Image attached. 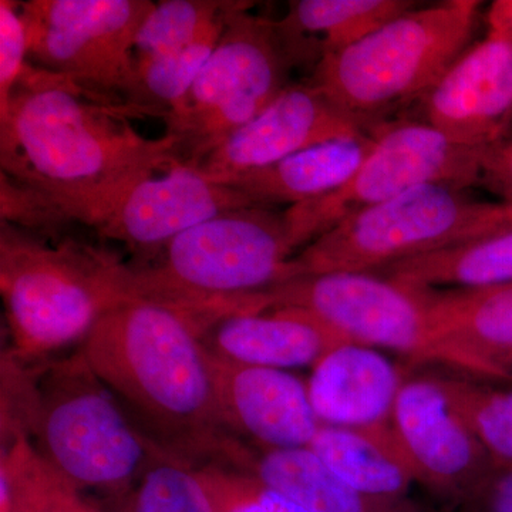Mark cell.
Here are the masks:
<instances>
[{"label": "cell", "instance_id": "6da1fadb", "mask_svg": "<svg viewBox=\"0 0 512 512\" xmlns=\"http://www.w3.org/2000/svg\"><path fill=\"white\" fill-rule=\"evenodd\" d=\"M133 117L32 63L0 114L2 173L96 229L138 181L183 161L177 137H144Z\"/></svg>", "mask_w": 512, "mask_h": 512}, {"label": "cell", "instance_id": "7a4b0ae2", "mask_svg": "<svg viewBox=\"0 0 512 512\" xmlns=\"http://www.w3.org/2000/svg\"><path fill=\"white\" fill-rule=\"evenodd\" d=\"M200 323L180 309L130 301L106 313L79 346L138 429L188 463L218 461L222 426Z\"/></svg>", "mask_w": 512, "mask_h": 512}, {"label": "cell", "instance_id": "3957f363", "mask_svg": "<svg viewBox=\"0 0 512 512\" xmlns=\"http://www.w3.org/2000/svg\"><path fill=\"white\" fill-rule=\"evenodd\" d=\"M3 436L20 434L77 490L119 505L158 446L93 372L79 348L37 362L3 355Z\"/></svg>", "mask_w": 512, "mask_h": 512}, {"label": "cell", "instance_id": "277c9868", "mask_svg": "<svg viewBox=\"0 0 512 512\" xmlns=\"http://www.w3.org/2000/svg\"><path fill=\"white\" fill-rule=\"evenodd\" d=\"M299 251L286 210L251 205L202 222L130 265L137 299L180 309L207 332L228 316L269 311L264 291L286 281Z\"/></svg>", "mask_w": 512, "mask_h": 512}, {"label": "cell", "instance_id": "5b68a950", "mask_svg": "<svg viewBox=\"0 0 512 512\" xmlns=\"http://www.w3.org/2000/svg\"><path fill=\"white\" fill-rule=\"evenodd\" d=\"M0 295L6 353L22 362L79 348L106 313L137 301L133 268L110 249L6 222L0 224Z\"/></svg>", "mask_w": 512, "mask_h": 512}, {"label": "cell", "instance_id": "8992f818", "mask_svg": "<svg viewBox=\"0 0 512 512\" xmlns=\"http://www.w3.org/2000/svg\"><path fill=\"white\" fill-rule=\"evenodd\" d=\"M481 2L413 8L355 45L323 57L311 83L367 131L397 107L421 100L466 52Z\"/></svg>", "mask_w": 512, "mask_h": 512}, {"label": "cell", "instance_id": "52a82bcc", "mask_svg": "<svg viewBox=\"0 0 512 512\" xmlns=\"http://www.w3.org/2000/svg\"><path fill=\"white\" fill-rule=\"evenodd\" d=\"M510 228L511 202L477 200L451 185H423L356 212L320 235L293 256L286 281L328 272H377Z\"/></svg>", "mask_w": 512, "mask_h": 512}, {"label": "cell", "instance_id": "ba28073f", "mask_svg": "<svg viewBox=\"0 0 512 512\" xmlns=\"http://www.w3.org/2000/svg\"><path fill=\"white\" fill-rule=\"evenodd\" d=\"M274 308H299L357 345L393 350L410 365L501 383L500 377L437 325L426 289L373 272L301 276L264 291Z\"/></svg>", "mask_w": 512, "mask_h": 512}, {"label": "cell", "instance_id": "9c48e42d", "mask_svg": "<svg viewBox=\"0 0 512 512\" xmlns=\"http://www.w3.org/2000/svg\"><path fill=\"white\" fill-rule=\"evenodd\" d=\"M241 2L190 92L164 117L180 141L181 158L194 163L262 113L291 86L295 66L276 20L248 12Z\"/></svg>", "mask_w": 512, "mask_h": 512}, {"label": "cell", "instance_id": "30bf717a", "mask_svg": "<svg viewBox=\"0 0 512 512\" xmlns=\"http://www.w3.org/2000/svg\"><path fill=\"white\" fill-rule=\"evenodd\" d=\"M375 146L353 177L325 197L286 208L301 249L356 212L423 185L480 183L491 148L468 146L423 120L382 123Z\"/></svg>", "mask_w": 512, "mask_h": 512}, {"label": "cell", "instance_id": "8fae6325", "mask_svg": "<svg viewBox=\"0 0 512 512\" xmlns=\"http://www.w3.org/2000/svg\"><path fill=\"white\" fill-rule=\"evenodd\" d=\"M19 3L28 26L30 62L66 77L94 100L128 109V97L136 83L134 45L154 2L29 0Z\"/></svg>", "mask_w": 512, "mask_h": 512}, {"label": "cell", "instance_id": "7c38bea8", "mask_svg": "<svg viewBox=\"0 0 512 512\" xmlns=\"http://www.w3.org/2000/svg\"><path fill=\"white\" fill-rule=\"evenodd\" d=\"M392 427L416 484L456 505L494 466L473 431L429 375H407L394 404Z\"/></svg>", "mask_w": 512, "mask_h": 512}, {"label": "cell", "instance_id": "4fadbf2b", "mask_svg": "<svg viewBox=\"0 0 512 512\" xmlns=\"http://www.w3.org/2000/svg\"><path fill=\"white\" fill-rule=\"evenodd\" d=\"M251 205L262 204L180 161L133 185L94 231L144 261L188 229Z\"/></svg>", "mask_w": 512, "mask_h": 512}, {"label": "cell", "instance_id": "5bb4252c", "mask_svg": "<svg viewBox=\"0 0 512 512\" xmlns=\"http://www.w3.org/2000/svg\"><path fill=\"white\" fill-rule=\"evenodd\" d=\"M370 133L311 82L291 84L262 113L191 164L211 180L262 170L305 148Z\"/></svg>", "mask_w": 512, "mask_h": 512}, {"label": "cell", "instance_id": "9a60e30c", "mask_svg": "<svg viewBox=\"0 0 512 512\" xmlns=\"http://www.w3.org/2000/svg\"><path fill=\"white\" fill-rule=\"evenodd\" d=\"M423 121L468 146L493 148L512 124V39L488 33L420 100Z\"/></svg>", "mask_w": 512, "mask_h": 512}, {"label": "cell", "instance_id": "2e32d148", "mask_svg": "<svg viewBox=\"0 0 512 512\" xmlns=\"http://www.w3.org/2000/svg\"><path fill=\"white\" fill-rule=\"evenodd\" d=\"M207 355L218 413L231 436L265 448L309 446L320 421L305 382L288 370Z\"/></svg>", "mask_w": 512, "mask_h": 512}, {"label": "cell", "instance_id": "e0dca14e", "mask_svg": "<svg viewBox=\"0 0 512 512\" xmlns=\"http://www.w3.org/2000/svg\"><path fill=\"white\" fill-rule=\"evenodd\" d=\"M406 370L357 343L333 350L313 367L306 386L313 412L326 426L376 430L392 427Z\"/></svg>", "mask_w": 512, "mask_h": 512}, {"label": "cell", "instance_id": "ac0fdd59", "mask_svg": "<svg viewBox=\"0 0 512 512\" xmlns=\"http://www.w3.org/2000/svg\"><path fill=\"white\" fill-rule=\"evenodd\" d=\"M201 342L220 359L278 370L313 369L333 350L353 343L325 320L299 308L228 316L214 323Z\"/></svg>", "mask_w": 512, "mask_h": 512}, {"label": "cell", "instance_id": "d6986e66", "mask_svg": "<svg viewBox=\"0 0 512 512\" xmlns=\"http://www.w3.org/2000/svg\"><path fill=\"white\" fill-rule=\"evenodd\" d=\"M217 463L251 474L306 512H382L392 504L357 493L308 446L265 448L234 437Z\"/></svg>", "mask_w": 512, "mask_h": 512}, {"label": "cell", "instance_id": "ffe728a7", "mask_svg": "<svg viewBox=\"0 0 512 512\" xmlns=\"http://www.w3.org/2000/svg\"><path fill=\"white\" fill-rule=\"evenodd\" d=\"M375 146L372 131L305 148L278 163L227 181L256 204H302L343 187Z\"/></svg>", "mask_w": 512, "mask_h": 512}, {"label": "cell", "instance_id": "44dd1931", "mask_svg": "<svg viewBox=\"0 0 512 512\" xmlns=\"http://www.w3.org/2000/svg\"><path fill=\"white\" fill-rule=\"evenodd\" d=\"M413 8L410 0H298L276 26L295 66H316Z\"/></svg>", "mask_w": 512, "mask_h": 512}, {"label": "cell", "instance_id": "7402d4cb", "mask_svg": "<svg viewBox=\"0 0 512 512\" xmlns=\"http://www.w3.org/2000/svg\"><path fill=\"white\" fill-rule=\"evenodd\" d=\"M309 448L349 487L369 500L396 503L416 484L393 427L346 429L320 424Z\"/></svg>", "mask_w": 512, "mask_h": 512}, {"label": "cell", "instance_id": "603a6c76", "mask_svg": "<svg viewBox=\"0 0 512 512\" xmlns=\"http://www.w3.org/2000/svg\"><path fill=\"white\" fill-rule=\"evenodd\" d=\"M431 315L458 345L512 383V282L481 289H426Z\"/></svg>", "mask_w": 512, "mask_h": 512}, {"label": "cell", "instance_id": "cb8c5ba5", "mask_svg": "<svg viewBox=\"0 0 512 512\" xmlns=\"http://www.w3.org/2000/svg\"><path fill=\"white\" fill-rule=\"evenodd\" d=\"M373 274L436 291L510 284L512 228L404 259Z\"/></svg>", "mask_w": 512, "mask_h": 512}, {"label": "cell", "instance_id": "d4e9b609", "mask_svg": "<svg viewBox=\"0 0 512 512\" xmlns=\"http://www.w3.org/2000/svg\"><path fill=\"white\" fill-rule=\"evenodd\" d=\"M0 461V512H104L49 466L26 437H6Z\"/></svg>", "mask_w": 512, "mask_h": 512}, {"label": "cell", "instance_id": "484cf974", "mask_svg": "<svg viewBox=\"0 0 512 512\" xmlns=\"http://www.w3.org/2000/svg\"><path fill=\"white\" fill-rule=\"evenodd\" d=\"M241 2H234L200 36L187 45L148 62L136 70V83L128 97L127 107L137 117H164L185 99L202 67L220 42L229 15Z\"/></svg>", "mask_w": 512, "mask_h": 512}, {"label": "cell", "instance_id": "4316f807", "mask_svg": "<svg viewBox=\"0 0 512 512\" xmlns=\"http://www.w3.org/2000/svg\"><path fill=\"white\" fill-rule=\"evenodd\" d=\"M433 376L491 461L512 464V386L448 370H437Z\"/></svg>", "mask_w": 512, "mask_h": 512}, {"label": "cell", "instance_id": "83f0119b", "mask_svg": "<svg viewBox=\"0 0 512 512\" xmlns=\"http://www.w3.org/2000/svg\"><path fill=\"white\" fill-rule=\"evenodd\" d=\"M234 2L224 0H163L153 9L138 30L134 45V67L168 55L200 36Z\"/></svg>", "mask_w": 512, "mask_h": 512}, {"label": "cell", "instance_id": "f1b7e54d", "mask_svg": "<svg viewBox=\"0 0 512 512\" xmlns=\"http://www.w3.org/2000/svg\"><path fill=\"white\" fill-rule=\"evenodd\" d=\"M119 512H208L192 464L158 448Z\"/></svg>", "mask_w": 512, "mask_h": 512}, {"label": "cell", "instance_id": "f546056e", "mask_svg": "<svg viewBox=\"0 0 512 512\" xmlns=\"http://www.w3.org/2000/svg\"><path fill=\"white\" fill-rule=\"evenodd\" d=\"M192 476L208 512H306L258 478L228 464H195Z\"/></svg>", "mask_w": 512, "mask_h": 512}, {"label": "cell", "instance_id": "4dcf8cb0", "mask_svg": "<svg viewBox=\"0 0 512 512\" xmlns=\"http://www.w3.org/2000/svg\"><path fill=\"white\" fill-rule=\"evenodd\" d=\"M0 217L2 222L32 234L59 235L73 222L45 192L0 173Z\"/></svg>", "mask_w": 512, "mask_h": 512}, {"label": "cell", "instance_id": "1f68e13d", "mask_svg": "<svg viewBox=\"0 0 512 512\" xmlns=\"http://www.w3.org/2000/svg\"><path fill=\"white\" fill-rule=\"evenodd\" d=\"M29 36L19 2L0 0V114L28 69Z\"/></svg>", "mask_w": 512, "mask_h": 512}, {"label": "cell", "instance_id": "d6a6232c", "mask_svg": "<svg viewBox=\"0 0 512 512\" xmlns=\"http://www.w3.org/2000/svg\"><path fill=\"white\" fill-rule=\"evenodd\" d=\"M446 512H512V464H494L456 505Z\"/></svg>", "mask_w": 512, "mask_h": 512}, {"label": "cell", "instance_id": "836d02e7", "mask_svg": "<svg viewBox=\"0 0 512 512\" xmlns=\"http://www.w3.org/2000/svg\"><path fill=\"white\" fill-rule=\"evenodd\" d=\"M480 183L512 204V137L488 151Z\"/></svg>", "mask_w": 512, "mask_h": 512}, {"label": "cell", "instance_id": "e575fe53", "mask_svg": "<svg viewBox=\"0 0 512 512\" xmlns=\"http://www.w3.org/2000/svg\"><path fill=\"white\" fill-rule=\"evenodd\" d=\"M488 33L512 39V0H497L488 10Z\"/></svg>", "mask_w": 512, "mask_h": 512}, {"label": "cell", "instance_id": "d590c367", "mask_svg": "<svg viewBox=\"0 0 512 512\" xmlns=\"http://www.w3.org/2000/svg\"><path fill=\"white\" fill-rule=\"evenodd\" d=\"M382 512H446L444 510H434L429 505L421 504L419 501H414L412 498H403V500L396 501L387 505Z\"/></svg>", "mask_w": 512, "mask_h": 512}]
</instances>
